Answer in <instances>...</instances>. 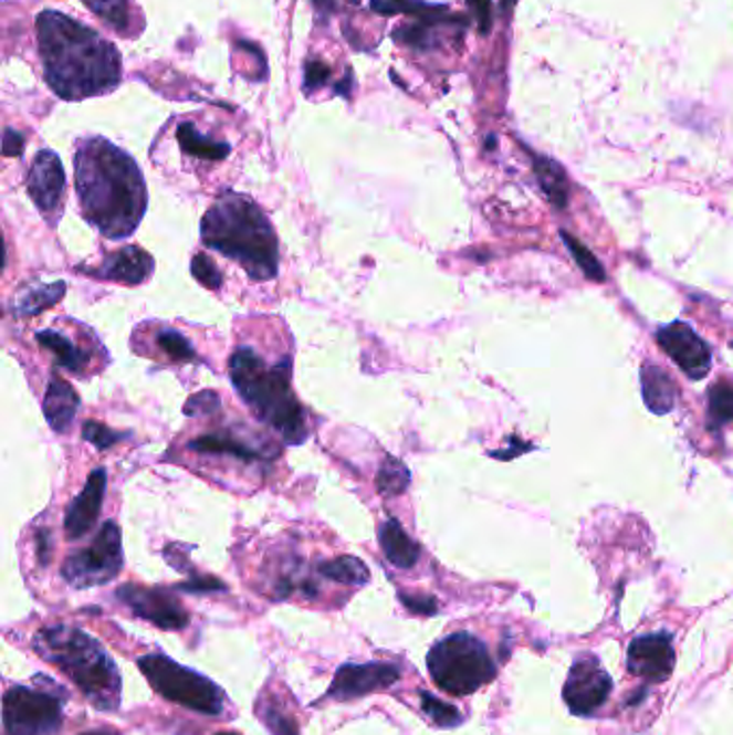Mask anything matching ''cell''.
<instances>
[{"mask_svg":"<svg viewBox=\"0 0 733 735\" xmlns=\"http://www.w3.org/2000/svg\"><path fill=\"white\" fill-rule=\"evenodd\" d=\"M76 193L84 218L108 239H125L147 211V186L132 155L104 138L80 140Z\"/></svg>","mask_w":733,"mask_h":735,"instance_id":"obj_2","label":"cell"},{"mask_svg":"<svg viewBox=\"0 0 733 735\" xmlns=\"http://www.w3.org/2000/svg\"><path fill=\"white\" fill-rule=\"evenodd\" d=\"M420 699H422V710H425L426 716L437 727L452 729V727H459L463 723V714L454 705L443 703V701H439L437 696H432L430 693H420Z\"/></svg>","mask_w":733,"mask_h":735,"instance_id":"obj_32","label":"cell"},{"mask_svg":"<svg viewBox=\"0 0 733 735\" xmlns=\"http://www.w3.org/2000/svg\"><path fill=\"white\" fill-rule=\"evenodd\" d=\"M318 575L325 579L336 580V582H345V585H366L370 580V573H368L366 564L350 555L332 559V561H323L318 566Z\"/></svg>","mask_w":733,"mask_h":735,"instance_id":"obj_27","label":"cell"},{"mask_svg":"<svg viewBox=\"0 0 733 735\" xmlns=\"http://www.w3.org/2000/svg\"><path fill=\"white\" fill-rule=\"evenodd\" d=\"M370 9L379 15L407 13L411 18H422L441 9V4H428L422 0H370Z\"/></svg>","mask_w":733,"mask_h":735,"instance_id":"obj_33","label":"cell"},{"mask_svg":"<svg viewBox=\"0 0 733 735\" xmlns=\"http://www.w3.org/2000/svg\"><path fill=\"white\" fill-rule=\"evenodd\" d=\"M50 553H52V542H50V534L43 529L38 534V555L41 566H45L50 561Z\"/></svg>","mask_w":733,"mask_h":735,"instance_id":"obj_43","label":"cell"},{"mask_svg":"<svg viewBox=\"0 0 733 735\" xmlns=\"http://www.w3.org/2000/svg\"><path fill=\"white\" fill-rule=\"evenodd\" d=\"M428 671L441 691L471 695L495 678V662L480 639L457 632L434 643L428 654Z\"/></svg>","mask_w":733,"mask_h":735,"instance_id":"obj_6","label":"cell"},{"mask_svg":"<svg viewBox=\"0 0 733 735\" xmlns=\"http://www.w3.org/2000/svg\"><path fill=\"white\" fill-rule=\"evenodd\" d=\"M118 600H123L136 616L147 619L161 630H181L188 626V613L181 602L172 596V591L161 587H143V585H123L116 589Z\"/></svg>","mask_w":733,"mask_h":735,"instance_id":"obj_10","label":"cell"},{"mask_svg":"<svg viewBox=\"0 0 733 735\" xmlns=\"http://www.w3.org/2000/svg\"><path fill=\"white\" fill-rule=\"evenodd\" d=\"M123 568V544L115 521L104 523L95 540L65 559L61 575L72 587H97L116 579Z\"/></svg>","mask_w":733,"mask_h":735,"instance_id":"obj_9","label":"cell"},{"mask_svg":"<svg viewBox=\"0 0 733 735\" xmlns=\"http://www.w3.org/2000/svg\"><path fill=\"white\" fill-rule=\"evenodd\" d=\"M82 735H121V734H116V732H113V729H93V732H86V734Z\"/></svg>","mask_w":733,"mask_h":735,"instance_id":"obj_45","label":"cell"},{"mask_svg":"<svg viewBox=\"0 0 733 735\" xmlns=\"http://www.w3.org/2000/svg\"><path fill=\"white\" fill-rule=\"evenodd\" d=\"M467 4L478 22V31L489 35L493 29V0H467Z\"/></svg>","mask_w":733,"mask_h":735,"instance_id":"obj_38","label":"cell"},{"mask_svg":"<svg viewBox=\"0 0 733 735\" xmlns=\"http://www.w3.org/2000/svg\"><path fill=\"white\" fill-rule=\"evenodd\" d=\"M231 381L256 418L291 443H304L306 416L291 387V361L268 364L254 348L239 347L231 357Z\"/></svg>","mask_w":733,"mask_h":735,"instance_id":"obj_4","label":"cell"},{"mask_svg":"<svg viewBox=\"0 0 733 735\" xmlns=\"http://www.w3.org/2000/svg\"><path fill=\"white\" fill-rule=\"evenodd\" d=\"M626 664L628 671L637 678L648 682H664L676 664L671 637L667 632H655L635 639L628 648Z\"/></svg>","mask_w":733,"mask_h":735,"instance_id":"obj_15","label":"cell"},{"mask_svg":"<svg viewBox=\"0 0 733 735\" xmlns=\"http://www.w3.org/2000/svg\"><path fill=\"white\" fill-rule=\"evenodd\" d=\"M77 409H80V398L76 389L54 375L43 398V413L50 428L59 434H65L76 420Z\"/></svg>","mask_w":733,"mask_h":735,"instance_id":"obj_19","label":"cell"},{"mask_svg":"<svg viewBox=\"0 0 733 735\" xmlns=\"http://www.w3.org/2000/svg\"><path fill=\"white\" fill-rule=\"evenodd\" d=\"M35 340L41 347L54 355L56 366H61V368H65L74 375H80V377L86 375L88 364H91V353L86 348L77 347L72 338H67V336H63L61 332H54V329H43V332L35 334Z\"/></svg>","mask_w":733,"mask_h":735,"instance_id":"obj_21","label":"cell"},{"mask_svg":"<svg viewBox=\"0 0 733 735\" xmlns=\"http://www.w3.org/2000/svg\"><path fill=\"white\" fill-rule=\"evenodd\" d=\"M138 669L149 680L155 693L190 707L193 712L218 716L224 710V693L205 675L161 654L138 658Z\"/></svg>","mask_w":733,"mask_h":735,"instance_id":"obj_7","label":"cell"},{"mask_svg":"<svg viewBox=\"0 0 733 735\" xmlns=\"http://www.w3.org/2000/svg\"><path fill=\"white\" fill-rule=\"evenodd\" d=\"M190 450L198 454H211V456H227L239 463H265L278 454L270 445L256 443L250 434H243L241 430L222 428L216 432H207L198 439L190 441Z\"/></svg>","mask_w":733,"mask_h":735,"instance_id":"obj_16","label":"cell"},{"mask_svg":"<svg viewBox=\"0 0 733 735\" xmlns=\"http://www.w3.org/2000/svg\"><path fill=\"white\" fill-rule=\"evenodd\" d=\"M329 74L332 72H329V67L325 63L310 61L308 65H306V91H314V88L323 86L327 82Z\"/></svg>","mask_w":733,"mask_h":735,"instance_id":"obj_40","label":"cell"},{"mask_svg":"<svg viewBox=\"0 0 733 735\" xmlns=\"http://www.w3.org/2000/svg\"><path fill=\"white\" fill-rule=\"evenodd\" d=\"M192 275L207 288L218 291L222 286V273L207 254H196L192 259Z\"/></svg>","mask_w":733,"mask_h":735,"instance_id":"obj_34","label":"cell"},{"mask_svg":"<svg viewBox=\"0 0 733 735\" xmlns=\"http://www.w3.org/2000/svg\"><path fill=\"white\" fill-rule=\"evenodd\" d=\"M84 4L111 29L123 35H132V31L136 29L129 0H84Z\"/></svg>","mask_w":733,"mask_h":735,"instance_id":"obj_26","label":"cell"},{"mask_svg":"<svg viewBox=\"0 0 733 735\" xmlns=\"http://www.w3.org/2000/svg\"><path fill=\"white\" fill-rule=\"evenodd\" d=\"M154 343L172 361H192L193 357H196L192 343L184 334H179L175 329L159 327L154 334Z\"/></svg>","mask_w":733,"mask_h":735,"instance_id":"obj_30","label":"cell"},{"mask_svg":"<svg viewBox=\"0 0 733 735\" xmlns=\"http://www.w3.org/2000/svg\"><path fill=\"white\" fill-rule=\"evenodd\" d=\"M52 691L13 686L2 703V721L7 735H54L63 718V699Z\"/></svg>","mask_w":733,"mask_h":735,"instance_id":"obj_8","label":"cell"},{"mask_svg":"<svg viewBox=\"0 0 733 735\" xmlns=\"http://www.w3.org/2000/svg\"><path fill=\"white\" fill-rule=\"evenodd\" d=\"M261 714H263V723L270 727V732L273 735H300L297 732V725L293 718L284 716L275 705H270V707H261Z\"/></svg>","mask_w":733,"mask_h":735,"instance_id":"obj_36","label":"cell"},{"mask_svg":"<svg viewBox=\"0 0 733 735\" xmlns=\"http://www.w3.org/2000/svg\"><path fill=\"white\" fill-rule=\"evenodd\" d=\"M65 188L67 179L61 157L48 149L39 151L29 172V196L50 224H56L61 216Z\"/></svg>","mask_w":733,"mask_h":735,"instance_id":"obj_13","label":"cell"},{"mask_svg":"<svg viewBox=\"0 0 733 735\" xmlns=\"http://www.w3.org/2000/svg\"><path fill=\"white\" fill-rule=\"evenodd\" d=\"M218 735H239V734H232V732H224V734H218Z\"/></svg>","mask_w":733,"mask_h":735,"instance_id":"obj_47","label":"cell"},{"mask_svg":"<svg viewBox=\"0 0 733 735\" xmlns=\"http://www.w3.org/2000/svg\"><path fill=\"white\" fill-rule=\"evenodd\" d=\"M708 420L712 428H723L733 422V384L719 381L708 391Z\"/></svg>","mask_w":733,"mask_h":735,"instance_id":"obj_28","label":"cell"},{"mask_svg":"<svg viewBox=\"0 0 733 735\" xmlns=\"http://www.w3.org/2000/svg\"><path fill=\"white\" fill-rule=\"evenodd\" d=\"M614 682L596 658H579L564 686V701L573 714L589 716L611 695Z\"/></svg>","mask_w":733,"mask_h":735,"instance_id":"obj_11","label":"cell"},{"mask_svg":"<svg viewBox=\"0 0 733 735\" xmlns=\"http://www.w3.org/2000/svg\"><path fill=\"white\" fill-rule=\"evenodd\" d=\"M177 140L184 149V154L192 155L205 161H222L231 154V147L227 143L211 140L202 136L193 123H181L177 129Z\"/></svg>","mask_w":733,"mask_h":735,"instance_id":"obj_25","label":"cell"},{"mask_svg":"<svg viewBox=\"0 0 733 735\" xmlns=\"http://www.w3.org/2000/svg\"><path fill=\"white\" fill-rule=\"evenodd\" d=\"M220 409V398L213 391H200L192 396L186 405V416L190 418H198V416H211Z\"/></svg>","mask_w":733,"mask_h":735,"instance_id":"obj_37","label":"cell"},{"mask_svg":"<svg viewBox=\"0 0 733 735\" xmlns=\"http://www.w3.org/2000/svg\"><path fill=\"white\" fill-rule=\"evenodd\" d=\"M559 237H562V241L566 243V248H568V252L573 254V259L577 261L580 271L585 273V277H589V280H594V282H605V280H607V273L603 270L600 261H598V259H596V256H594V254L580 243L577 237H573V234H568L566 231L559 232Z\"/></svg>","mask_w":733,"mask_h":735,"instance_id":"obj_31","label":"cell"},{"mask_svg":"<svg viewBox=\"0 0 733 735\" xmlns=\"http://www.w3.org/2000/svg\"><path fill=\"white\" fill-rule=\"evenodd\" d=\"M347 2H350V4H359L362 0H347Z\"/></svg>","mask_w":733,"mask_h":735,"instance_id":"obj_46","label":"cell"},{"mask_svg":"<svg viewBox=\"0 0 733 735\" xmlns=\"http://www.w3.org/2000/svg\"><path fill=\"white\" fill-rule=\"evenodd\" d=\"M312 4H314V9H316L318 15H325V13L329 15L336 9L334 0H312Z\"/></svg>","mask_w":733,"mask_h":735,"instance_id":"obj_44","label":"cell"},{"mask_svg":"<svg viewBox=\"0 0 733 735\" xmlns=\"http://www.w3.org/2000/svg\"><path fill=\"white\" fill-rule=\"evenodd\" d=\"M534 172L541 183L542 192L551 200L555 209L568 207V177L564 168L544 155H534Z\"/></svg>","mask_w":733,"mask_h":735,"instance_id":"obj_24","label":"cell"},{"mask_svg":"<svg viewBox=\"0 0 733 735\" xmlns=\"http://www.w3.org/2000/svg\"><path fill=\"white\" fill-rule=\"evenodd\" d=\"M398 680H400V669L391 662L343 664L334 675L327 696L336 701H353L377 691H386Z\"/></svg>","mask_w":733,"mask_h":735,"instance_id":"obj_14","label":"cell"},{"mask_svg":"<svg viewBox=\"0 0 733 735\" xmlns=\"http://www.w3.org/2000/svg\"><path fill=\"white\" fill-rule=\"evenodd\" d=\"M82 434L88 443H93L97 450H111L115 443H118L123 439L121 432L116 430H111L108 426L97 424L93 420H88L84 428H82Z\"/></svg>","mask_w":733,"mask_h":735,"instance_id":"obj_35","label":"cell"},{"mask_svg":"<svg viewBox=\"0 0 733 735\" xmlns=\"http://www.w3.org/2000/svg\"><path fill=\"white\" fill-rule=\"evenodd\" d=\"M379 542L387 561L400 570H409L420 559V546L407 536L398 521L389 518L379 527Z\"/></svg>","mask_w":733,"mask_h":735,"instance_id":"obj_22","label":"cell"},{"mask_svg":"<svg viewBox=\"0 0 733 735\" xmlns=\"http://www.w3.org/2000/svg\"><path fill=\"white\" fill-rule=\"evenodd\" d=\"M39 56L48 86L67 102L100 97L121 82V56L108 39L61 11L38 18Z\"/></svg>","mask_w":733,"mask_h":735,"instance_id":"obj_1","label":"cell"},{"mask_svg":"<svg viewBox=\"0 0 733 735\" xmlns=\"http://www.w3.org/2000/svg\"><path fill=\"white\" fill-rule=\"evenodd\" d=\"M67 291L65 282H52V284H29L20 293H15L11 302V312L13 316L29 318L38 316L43 309L52 308L63 300Z\"/></svg>","mask_w":733,"mask_h":735,"instance_id":"obj_23","label":"cell"},{"mask_svg":"<svg viewBox=\"0 0 733 735\" xmlns=\"http://www.w3.org/2000/svg\"><path fill=\"white\" fill-rule=\"evenodd\" d=\"M106 482H108L106 469L97 466L88 475L84 491L74 502L70 503L67 514H65V534L70 540L84 538L95 527L100 512H102L104 495H106Z\"/></svg>","mask_w":733,"mask_h":735,"instance_id":"obj_17","label":"cell"},{"mask_svg":"<svg viewBox=\"0 0 733 735\" xmlns=\"http://www.w3.org/2000/svg\"><path fill=\"white\" fill-rule=\"evenodd\" d=\"M179 589L192 591V594H207V591H216V589H224V585L216 579H202V577H193L192 582L181 585Z\"/></svg>","mask_w":733,"mask_h":735,"instance_id":"obj_42","label":"cell"},{"mask_svg":"<svg viewBox=\"0 0 733 735\" xmlns=\"http://www.w3.org/2000/svg\"><path fill=\"white\" fill-rule=\"evenodd\" d=\"M202 243L237 261L252 280L278 275V237L265 213L243 193H222L200 224Z\"/></svg>","mask_w":733,"mask_h":735,"instance_id":"obj_3","label":"cell"},{"mask_svg":"<svg viewBox=\"0 0 733 735\" xmlns=\"http://www.w3.org/2000/svg\"><path fill=\"white\" fill-rule=\"evenodd\" d=\"M400 600L413 613H420V616H434L437 613V602L430 596H407V594H400Z\"/></svg>","mask_w":733,"mask_h":735,"instance_id":"obj_39","label":"cell"},{"mask_svg":"<svg viewBox=\"0 0 733 735\" xmlns=\"http://www.w3.org/2000/svg\"><path fill=\"white\" fill-rule=\"evenodd\" d=\"M657 340L689 379L701 381L708 377L712 366V353L691 325L682 321L669 323L658 329Z\"/></svg>","mask_w":733,"mask_h":735,"instance_id":"obj_12","label":"cell"},{"mask_svg":"<svg viewBox=\"0 0 733 735\" xmlns=\"http://www.w3.org/2000/svg\"><path fill=\"white\" fill-rule=\"evenodd\" d=\"M33 645L39 657L59 666L97 710L115 712L121 705L116 664L88 632L74 626H52L38 632Z\"/></svg>","mask_w":733,"mask_h":735,"instance_id":"obj_5","label":"cell"},{"mask_svg":"<svg viewBox=\"0 0 733 735\" xmlns=\"http://www.w3.org/2000/svg\"><path fill=\"white\" fill-rule=\"evenodd\" d=\"M411 484V473L405 464L391 456H387L381 469H379V475H377V489L379 493H384L387 497H394V495H400L409 489Z\"/></svg>","mask_w":733,"mask_h":735,"instance_id":"obj_29","label":"cell"},{"mask_svg":"<svg viewBox=\"0 0 733 735\" xmlns=\"http://www.w3.org/2000/svg\"><path fill=\"white\" fill-rule=\"evenodd\" d=\"M641 393L646 407L655 416H667L676 407L678 389L673 386L671 377L658 368L657 364H643L641 368Z\"/></svg>","mask_w":733,"mask_h":735,"instance_id":"obj_20","label":"cell"},{"mask_svg":"<svg viewBox=\"0 0 733 735\" xmlns=\"http://www.w3.org/2000/svg\"><path fill=\"white\" fill-rule=\"evenodd\" d=\"M155 263L149 252H145L138 245H125L121 250H116L113 254H108L97 270H86L88 275L93 277H102V280H113V282H121V284H143L151 277L154 273Z\"/></svg>","mask_w":733,"mask_h":735,"instance_id":"obj_18","label":"cell"},{"mask_svg":"<svg viewBox=\"0 0 733 735\" xmlns=\"http://www.w3.org/2000/svg\"><path fill=\"white\" fill-rule=\"evenodd\" d=\"M24 151V136L13 132V129H4V138H2V154L7 157H18Z\"/></svg>","mask_w":733,"mask_h":735,"instance_id":"obj_41","label":"cell"}]
</instances>
